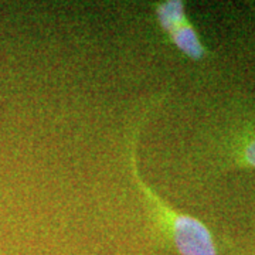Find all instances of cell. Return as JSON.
I'll list each match as a JSON object with an SVG mask.
<instances>
[{
  "instance_id": "cell-2",
  "label": "cell",
  "mask_w": 255,
  "mask_h": 255,
  "mask_svg": "<svg viewBox=\"0 0 255 255\" xmlns=\"http://www.w3.org/2000/svg\"><path fill=\"white\" fill-rule=\"evenodd\" d=\"M214 152L220 166L255 170V124L231 128L219 137Z\"/></svg>"
},
{
  "instance_id": "cell-3",
  "label": "cell",
  "mask_w": 255,
  "mask_h": 255,
  "mask_svg": "<svg viewBox=\"0 0 255 255\" xmlns=\"http://www.w3.org/2000/svg\"><path fill=\"white\" fill-rule=\"evenodd\" d=\"M167 38L183 55H186L193 61H201L207 54V50L201 43L197 30L189 20H186L179 27L172 30L167 34Z\"/></svg>"
},
{
  "instance_id": "cell-4",
  "label": "cell",
  "mask_w": 255,
  "mask_h": 255,
  "mask_svg": "<svg viewBox=\"0 0 255 255\" xmlns=\"http://www.w3.org/2000/svg\"><path fill=\"white\" fill-rule=\"evenodd\" d=\"M155 18L157 26L167 36L172 30L179 27L187 18L186 4L182 0H166L157 3L155 7Z\"/></svg>"
},
{
  "instance_id": "cell-1",
  "label": "cell",
  "mask_w": 255,
  "mask_h": 255,
  "mask_svg": "<svg viewBox=\"0 0 255 255\" xmlns=\"http://www.w3.org/2000/svg\"><path fill=\"white\" fill-rule=\"evenodd\" d=\"M152 108L153 101L147 102L140 112H136L127 136V155L129 156L130 173L136 189L142 194L152 231L163 244H170L180 255H217L214 238L209 227L190 214L170 207L140 177L136 163V140L140 127Z\"/></svg>"
}]
</instances>
